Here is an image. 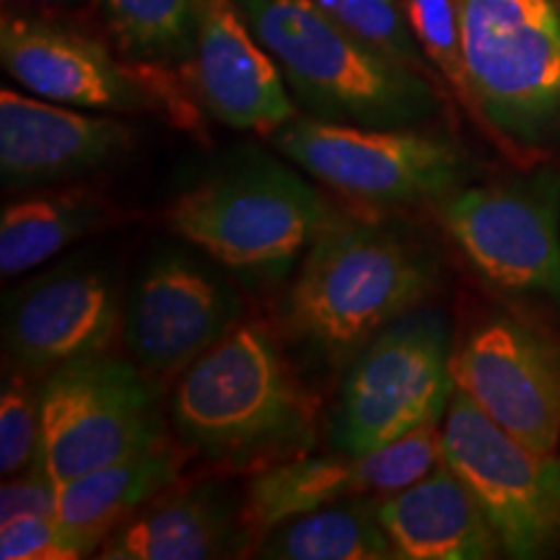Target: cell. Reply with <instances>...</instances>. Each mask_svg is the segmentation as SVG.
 I'll list each match as a JSON object with an SVG mask.
<instances>
[{
	"label": "cell",
	"instance_id": "cb8c5ba5",
	"mask_svg": "<svg viewBox=\"0 0 560 560\" xmlns=\"http://www.w3.org/2000/svg\"><path fill=\"white\" fill-rule=\"evenodd\" d=\"M314 3L371 50L420 75L429 73L431 62L425 60L412 34L402 0H314Z\"/></svg>",
	"mask_w": 560,
	"mask_h": 560
},
{
	"label": "cell",
	"instance_id": "30bf717a",
	"mask_svg": "<svg viewBox=\"0 0 560 560\" xmlns=\"http://www.w3.org/2000/svg\"><path fill=\"white\" fill-rule=\"evenodd\" d=\"M439 200L446 234L488 283L514 293H542L560 306L556 179L457 187Z\"/></svg>",
	"mask_w": 560,
	"mask_h": 560
},
{
	"label": "cell",
	"instance_id": "4316f807",
	"mask_svg": "<svg viewBox=\"0 0 560 560\" xmlns=\"http://www.w3.org/2000/svg\"><path fill=\"white\" fill-rule=\"evenodd\" d=\"M3 560H79L81 545L60 527L55 516H13L0 522Z\"/></svg>",
	"mask_w": 560,
	"mask_h": 560
},
{
	"label": "cell",
	"instance_id": "d6986e66",
	"mask_svg": "<svg viewBox=\"0 0 560 560\" xmlns=\"http://www.w3.org/2000/svg\"><path fill=\"white\" fill-rule=\"evenodd\" d=\"M240 511L215 488H195L151 501L104 540V560H208L240 548Z\"/></svg>",
	"mask_w": 560,
	"mask_h": 560
},
{
	"label": "cell",
	"instance_id": "44dd1931",
	"mask_svg": "<svg viewBox=\"0 0 560 560\" xmlns=\"http://www.w3.org/2000/svg\"><path fill=\"white\" fill-rule=\"evenodd\" d=\"M112 219L115 208L86 185L5 202L0 213V276L13 280L37 270Z\"/></svg>",
	"mask_w": 560,
	"mask_h": 560
},
{
	"label": "cell",
	"instance_id": "7c38bea8",
	"mask_svg": "<svg viewBox=\"0 0 560 560\" xmlns=\"http://www.w3.org/2000/svg\"><path fill=\"white\" fill-rule=\"evenodd\" d=\"M215 268L185 249H161L125 301V348L159 384L185 374L240 325V293Z\"/></svg>",
	"mask_w": 560,
	"mask_h": 560
},
{
	"label": "cell",
	"instance_id": "8992f818",
	"mask_svg": "<svg viewBox=\"0 0 560 560\" xmlns=\"http://www.w3.org/2000/svg\"><path fill=\"white\" fill-rule=\"evenodd\" d=\"M164 436L159 382L136 361L96 353L42 380V459L58 488Z\"/></svg>",
	"mask_w": 560,
	"mask_h": 560
},
{
	"label": "cell",
	"instance_id": "7402d4cb",
	"mask_svg": "<svg viewBox=\"0 0 560 560\" xmlns=\"http://www.w3.org/2000/svg\"><path fill=\"white\" fill-rule=\"evenodd\" d=\"M268 560H392L397 558L376 514V495H355L278 524L255 545Z\"/></svg>",
	"mask_w": 560,
	"mask_h": 560
},
{
	"label": "cell",
	"instance_id": "f1b7e54d",
	"mask_svg": "<svg viewBox=\"0 0 560 560\" xmlns=\"http://www.w3.org/2000/svg\"><path fill=\"white\" fill-rule=\"evenodd\" d=\"M21 5H47V9H60V5H75L81 0H13Z\"/></svg>",
	"mask_w": 560,
	"mask_h": 560
},
{
	"label": "cell",
	"instance_id": "9c48e42d",
	"mask_svg": "<svg viewBox=\"0 0 560 560\" xmlns=\"http://www.w3.org/2000/svg\"><path fill=\"white\" fill-rule=\"evenodd\" d=\"M444 462L470 488L509 558L560 552V457L524 446L452 392L441 420Z\"/></svg>",
	"mask_w": 560,
	"mask_h": 560
},
{
	"label": "cell",
	"instance_id": "3957f363",
	"mask_svg": "<svg viewBox=\"0 0 560 560\" xmlns=\"http://www.w3.org/2000/svg\"><path fill=\"white\" fill-rule=\"evenodd\" d=\"M296 102L319 120L418 128L436 109L425 75L371 50L314 0H236Z\"/></svg>",
	"mask_w": 560,
	"mask_h": 560
},
{
	"label": "cell",
	"instance_id": "7a4b0ae2",
	"mask_svg": "<svg viewBox=\"0 0 560 560\" xmlns=\"http://www.w3.org/2000/svg\"><path fill=\"white\" fill-rule=\"evenodd\" d=\"M436 285L431 257L395 231L327 215L293 280L291 330L332 363L353 361Z\"/></svg>",
	"mask_w": 560,
	"mask_h": 560
},
{
	"label": "cell",
	"instance_id": "603a6c76",
	"mask_svg": "<svg viewBox=\"0 0 560 560\" xmlns=\"http://www.w3.org/2000/svg\"><path fill=\"white\" fill-rule=\"evenodd\" d=\"M100 5L130 58L172 62L192 52L198 0H100Z\"/></svg>",
	"mask_w": 560,
	"mask_h": 560
},
{
	"label": "cell",
	"instance_id": "ba28073f",
	"mask_svg": "<svg viewBox=\"0 0 560 560\" xmlns=\"http://www.w3.org/2000/svg\"><path fill=\"white\" fill-rule=\"evenodd\" d=\"M272 140L306 174L369 206H412L457 190L465 161L452 140L416 128H361L296 117Z\"/></svg>",
	"mask_w": 560,
	"mask_h": 560
},
{
	"label": "cell",
	"instance_id": "4fadbf2b",
	"mask_svg": "<svg viewBox=\"0 0 560 560\" xmlns=\"http://www.w3.org/2000/svg\"><path fill=\"white\" fill-rule=\"evenodd\" d=\"M122 317V289L109 265L86 257L62 262L5 296V359L11 369L47 376L70 361L107 353Z\"/></svg>",
	"mask_w": 560,
	"mask_h": 560
},
{
	"label": "cell",
	"instance_id": "5bb4252c",
	"mask_svg": "<svg viewBox=\"0 0 560 560\" xmlns=\"http://www.w3.org/2000/svg\"><path fill=\"white\" fill-rule=\"evenodd\" d=\"M441 462V423H429L376 452L299 454L265 467L252 475L240 506L247 548L255 550L270 529L306 511L355 495H384L408 488L436 470Z\"/></svg>",
	"mask_w": 560,
	"mask_h": 560
},
{
	"label": "cell",
	"instance_id": "52a82bcc",
	"mask_svg": "<svg viewBox=\"0 0 560 560\" xmlns=\"http://www.w3.org/2000/svg\"><path fill=\"white\" fill-rule=\"evenodd\" d=\"M452 348L436 314H405L392 322L348 366L335 412L338 450L363 454L395 444L450 408Z\"/></svg>",
	"mask_w": 560,
	"mask_h": 560
},
{
	"label": "cell",
	"instance_id": "d4e9b609",
	"mask_svg": "<svg viewBox=\"0 0 560 560\" xmlns=\"http://www.w3.org/2000/svg\"><path fill=\"white\" fill-rule=\"evenodd\" d=\"M42 454V384L11 369L0 395V475L24 472Z\"/></svg>",
	"mask_w": 560,
	"mask_h": 560
},
{
	"label": "cell",
	"instance_id": "ac0fdd59",
	"mask_svg": "<svg viewBox=\"0 0 560 560\" xmlns=\"http://www.w3.org/2000/svg\"><path fill=\"white\" fill-rule=\"evenodd\" d=\"M376 514L397 558L486 560L501 550L480 503L446 462L408 488L376 495Z\"/></svg>",
	"mask_w": 560,
	"mask_h": 560
},
{
	"label": "cell",
	"instance_id": "ffe728a7",
	"mask_svg": "<svg viewBox=\"0 0 560 560\" xmlns=\"http://www.w3.org/2000/svg\"><path fill=\"white\" fill-rule=\"evenodd\" d=\"M179 465L177 446L166 436L153 441L130 457L60 486L55 520L86 556H94L120 524L170 490Z\"/></svg>",
	"mask_w": 560,
	"mask_h": 560
},
{
	"label": "cell",
	"instance_id": "484cf974",
	"mask_svg": "<svg viewBox=\"0 0 560 560\" xmlns=\"http://www.w3.org/2000/svg\"><path fill=\"white\" fill-rule=\"evenodd\" d=\"M402 3L425 60L450 83L462 104L472 109L465 52H462L459 3L457 0H402Z\"/></svg>",
	"mask_w": 560,
	"mask_h": 560
},
{
	"label": "cell",
	"instance_id": "83f0119b",
	"mask_svg": "<svg viewBox=\"0 0 560 560\" xmlns=\"http://www.w3.org/2000/svg\"><path fill=\"white\" fill-rule=\"evenodd\" d=\"M58 511V486L47 475L42 454L24 472L5 478L0 490V522L13 516H55Z\"/></svg>",
	"mask_w": 560,
	"mask_h": 560
},
{
	"label": "cell",
	"instance_id": "5b68a950",
	"mask_svg": "<svg viewBox=\"0 0 560 560\" xmlns=\"http://www.w3.org/2000/svg\"><path fill=\"white\" fill-rule=\"evenodd\" d=\"M472 109L524 140L560 117L558 0H457Z\"/></svg>",
	"mask_w": 560,
	"mask_h": 560
},
{
	"label": "cell",
	"instance_id": "9a60e30c",
	"mask_svg": "<svg viewBox=\"0 0 560 560\" xmlns=\"http://www.w3.org/2000/svg\"><path fill=\"white\" fill-rule=\"evenodd\" d=\"M0 62L34 96L66 107L136 112L151 104V89L112 58L107 47L45 19L5 13Z\"/></svg>",
	"mask_w": 560,
	"mask_h": 560
},
{
	"label": "cell",
	"instance_id": "8fae6325",
	"mask_svg": "<svg viewBox=\"0 0 560 560\" xmlns=\"http://www.w3.org/2000/svg\"><path fill=\"white\" fill-rule=\"evenodd\" d=\"M454 389L535 452L560 444V340L535 322L495 314L452 350Z\"/></svg>",
	"mask_w": 560,
	"mask_h": 560
},
{
	"label": "cell",
	"instance_id": "6da1fadb",
	"mask_svg": "<svg viewBox=\"0 0 560 560\" xmlns=\"http://www.w3.org/2000/svg\"><path fill=\"white\" fill-rule=\"evenodd\" d=\"M179 439L236 472H260L317 441L319 397L262 325H236L179 376Z\"/></svg>",
	"mask_w": 560,
	"mask_h": 560
},
{
	"label": "cell",
	"instance_id": "2e32d148",
	"mask_svg": "<svg viewBox=\"0 0 560 560\" xmlns=\"http://www.w3.org/2000/svg\"><path fill=\"white\" fill-rule=\"evenodd\" d=\"M192 70L206 109L229 128L272 136L296 120L283 73L236 0H198Z\"/></svg>",
	"mask_w": 560,
	"mask_h": 560
},
{
	"label": "cell",
	"instance_id": "e0dca14e",
	"mask_svg": "<svg viewBox=\"0 0 560 560\" xmlns=\"http://www.w3.org/2000/svg\"><path fill=\"white\" fill-rule=\"evenodd\" d=\"M132 143V128L19 91H0V174L5 187H37L96 172Z\"/></svg>",
	"mask_w": 560,
	"mask_h": 560
},
{
	"label": "cell",
	"instance_id": "277c9868",
	"mask_svg": "<svg viewBox=\"0 0 560 560\" xmlns=\"http://www.w3.org/2000/svg\"><path fill=\"white\" fill-rule=\"evenodd\" d=\"M325 219L317 187L268 159L198 182L166 210L174 234L249 278H283Z\"/></svg>",
	"mask_w": 560,
	"mask_h": 560
}]
</instances>
